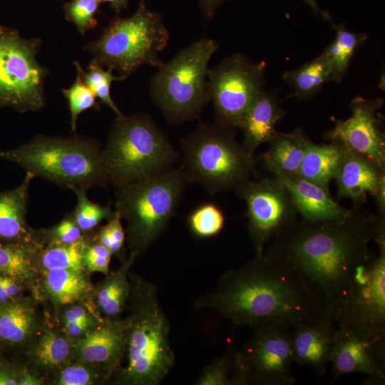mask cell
Instances as JSON below:
<instances>
[{
	"label": "cell",
	"mask_w": 385,
	"mask_h": 385,
	"mask_svg": "<svg viewBox=\"0 0 385 385\" xmlns=\"http://www.w3.org/2000/svg\"><path fill=\"white\" fill-rule=\"evenodd\" d=\"M385 237V220L354 210L343 221L297 220L278 233L264 253L298 273L334 317L360 270ZM335 319V317H334Z\"/></svg>",
	"instance_id": "6da1fadb"
},
{
	"label": "cell",
	"mask_w": 385,
	"mask_h": 385,
	"mask_svg": "<svg viewBox=\"0 0 385 385\" xmlns=\"http://www.w3.org/2000/svg\"><path fill=\"white\" fill-rule=\"evenodd\" d=\"M193 307L215 310L233 326L251 328L273 322L293 329L334 318L297 272L264 252L222 274Z\"/></svg>",
	"instance_id": "7a4b0ae2"
},
{
	"label": "cell",
	"mask_w": 385,
	"mask_h": 385,
	"mask_svg": "<svg viewBox=\"0 0 385 385\" xmlns=\"http://www.w3.org/2000/svg\"><path fill=\"white\" fill-rule=\"evenodd\" d=\"M130 313L125 319L126 363L115 373L124 385H159L175 366L170 323L158 297V287L129 273Z\"/></svg>",
	"instance_id": "3957f363"
},
{
	"label": "cell",
	"mask_w": 385,
	"mask_h": 385,
	"mask_svg": "<svg viewBox=\"0 0 385 385\" xmlns=\"http://www.w3.org/2000/svg\"><path fill=\"white\" fill-rule=\"evenodd\" d=\"M0 158L69 190L106 187L102 148L93 139L39 135L17 148L0 151Z\"/></svg>",
	"instance_id": "277c9868"
},
{
	"label": "cell",
	"mask_w": 385,
	"mask_h": 385,
	"mask_svg": "<svg viewBox=\"0 0 385 385\" xmlns=\"http://www.w3.org/2000/svg\"><path fill=\"white\" fill-rule=\"evenodd\" d=\"M178 155L149 115L116 117L102 148L108 182L116 188L172 168Z\"/></svg>",
	"instance_id": "5b68a950"
},
{
	"label": "cell",
	"mask_w": 385,
	"mask_h": 385,
	"mask_svg": "<svg viewBox=\"0 0 385 385\" xmlns=\"http://www.w3.org/2000/svg\"><path fill=\"white\" fill-rule=\"evenodd\" d=\"M190 183L173 167L117 188L115 210L125 220L126 241L137 257L162 235Z\"/></svg>",
	"instance_id": "8992f818"
},
{
	"label": "cell",
	"mask_w": 385,
	"mask_h": 385,
	"mask_svg": "<svg viewBox=\"0 0 385 385\" xmlns=\"http://www.w3.org/2000/svg\"><path fill=\"white\" fill-rule=\"evenodd\" d=\"M235 129L218 123H201L180 141L181 168L190 183L201 185L210 194L235 191L255 171L254 155L235 139Z\"/></svg>",
	"instance_id": "52a82bcc"
},
{
	"label": "cell",
	"mask_w": 385,
	"mask_h": 385,
	"mask_svg": "<svg viewBox=\"0 0 385 385\" xmlns=\"http://www.w3.org/2000/svg\"><path fill=\"white\" fill-rule=\"evenodd\" d=\"M217 49L215 41L201 38L163 62L152 76V100L170 122L193 120L210 102L208 63Z\"/></svg>",
	"instance_id": "ba28073f"
},
{
	"label": "cell",
	"mask_w": 385,
	"mask_h": 385,
	"mask_svg": "<svg viewBox=\"0 0 385 385\" xmlns=\"http://www.w3.org/2000/svg\"><path fill=\"white\" fill-rule=\"evenodd\" d=\"M170 36L160 16L140 1L131 16L112 19L100 37L84 48L98 63L116 70L125 79L141 66L160 67L163 61L158 55Z\"/></svg>",
	"instance_id": "9c48e42d"
},
{
	"label": "cell",
	"mask_w": 385,
	"mask_h": 385,
	"mask_svg": "<svg viewBox=\"0 0 385 385\" xmlns=\"http://www.w3.org/2000/svg\"><path fill=\"white\" fill-rule=\"evenodd\" d=\"M41 45L40 38H24L17 30L0 24V108L26 113L45 107L49 71L36 58Z\"/></svg>",
	"instance_id": "30bf717a"
},
{
	"label": "cell",
	"mask_w": 385,
	"mask_h": 385,
	"mask_svg": "<svg viewBox=\"0 0 385 385\" xmlns=\"http://www.w3.org/2000/svg\"><path fill=\"white\" fill-rule=\"evenodd\" d=\"M265 63L237 53L208 70L207 90L216 122L237 129L264 90Z\"/></svg>",
	"instance_id": "8fae6325"
},
{
	"label": "cell",
	"mask_w": 385,
	"mask_h": 385,
	"mask_svg": "<svg viewBox=\"0 0 385 385\" xmlns=\"http://www.w3.org/2000/svg\"><path fill=\"white\" fill-rule=\"evenodd\" d=\"M378 252L360 270L335 314L336 325L385 337V238L376 242Z\"/></svg>",
	"instance_id": "7c38bea8"
},
{
	"label": "cell",
	"mask_w": 385,
	"mask_h": 385,
	"mask_svg": "<svg viewBox=\"0 0 385 385\" xmlns=\"http://www.w3.org/2000/svg\"><path fill=\"white\" fill-rule=\"evenodd\" d=\"M247 207L248 231L255 255L262 254L267 242L297 220L292 197L275 176L249 179L234 191Z\"/></svg>",
	"instance_id": "4fadbf2b"
},
{
	"label": "cell",
	"mask_w": 385,
	"mask_h": 385,
	"mask_svg": "<svg viewBox=\"0 0 385 385\" xmlns=\"http://www.w3.org/2000/svg\"><path fill=\"white\" fill-rule=\"evenodd\" d=\"M252 329L250 339L240 350L250 384H293L292 329L273 322L261 323Z\"/></svg>",
	"instance_id": "5bb4252c"
},
{
	"label": "cell",
	"mask_w": 385,
	"mask_h": 385,
	"mask_svg": "<svg viewBox=\"0 0 385 385\" xmlns=\"http://www.w3.org/2000/svg\"><path fill=\"white\" fill-rule=\"evenodd\" d=\"M383 98L367 99L356 96L351 102V116L334 120V127L324 134L325 139L342 144L385 170V134L384 118L379 112Z\"/></svg>",
	"instance_id": "9a60e30c"
},
{
	"label": "cell",
	"mask_w": 385,
	"mask_h": 385,
	"mask_svg": "<svg viewBox=\"0 0 385 385\" xmlns=\"http://www.w3.org/2000/svg\"><path fill=\"white\" fill-rule=\"evenodd\" d=\"M330 362L332 382L340 376L361 373L377 384L385 381L384 339L375 340L354 329L336 325Z\"/></svg>",
	"instance_id": "2e32d148"
},
{
	"label": "cell",
	"mask_w": 385,
	"mask_h": 385,
	"mask_svg": "<svg viewBox=\"0 0 385 385\" xmlns=\"http://www.w3.org/2000/svg\"><path fill=\"white\" fill-rule=\"evenodd\" d=\"M125 319H103L78 339L74 353L79 361L111 374L120 366L125 346Z\"/></svg>",
	"instance_id": "e0dca14e"
},
{
	"label": "cell",
	"mask_w": 385,
	"mask_h": 385,
	"mask_svg": "<svg viewBox=\"0 0 385 385\" xmlns=\"http://www.w3.org/2000/svg\"><path fill=\"white\" fill-rule=\"evenodd\" d=\"M275 177L289 192L302 220L317 222L343 221L354 211L334 200L329 191L297 175Z\"/></svg>",
	"instance_id": "ac0fdd59"
},
{
	"label": "cell",
	"mask_w": 385,
	"mask_h": 385,
	"mask_svg": "<svg viewBox=\"0 0 385 385\" xmlns=\"http://www.w3.org/2000/svg\"><path fill=\"white\" fill-rule=\"evenodd\" d=\"M334 318L302 325L291 329L293 361L313 369L319 375L326 372L330 363Z\"/></svg>",
	"instance_id": "d6986e66"
},
{
	"label": "cell",
	"mask_w": 385,
	"mask_h": 385,
	"mask_svg": "<svg viewBox=\"0 0 385 385\" xmlns=\"http://www.w3.org/2000/svg\"><path fill=\"white\" fill-rule=\"evenodd\" d=\"M334 179L338 198H349L355 208H359L366 201V194L374 195L385 180V170L369 158L346 148Z\"/></svg>",
	"instance_id": "ffe728a7"
},
{
	"label": "cell",
	"mask_w": 385,
	"mask_h": 385,
	"mask_svg": "<svg viewBox=\"0 0 385 385\" xmlns=\"http://www.w3.org/2000/svg\"><path fill=\"white\" fill-rule=\"evenodd\" d=\"M277 96L263 90L243 116L238 127L242 131L241 145L250 155L262 144L268 143L277 131L276 125L284 115Z\"/></svg>",
	"instance_id": "44dd1931"
},
{
	"label": "cell",
	"mask_w": 385,
	"mask_h": 385,
	"mask_svg": "<svg viewBox=\"0 0 385 385\" xmlns=\"http://www.w3.org/2000/svg\"><path fill=\"white\" fill-rule=\"evenodd\" d=\"M34 177L29 172L16 188L0 192V242L31 244L39 247L34 239V229L26 222L29 191Z\"/></svg>",
	"instance_id": "7402d4cb"
},
{
	"label": "cell",
	"mask_w": 385,
	"mask_h": 385,
	"mask_svg": "<svg viewBox=\"0 0 385 385\" xmlns=\"http://www.w3.org/2000/svg\"><path fill=\"white\" fill-rule=\"evenodd\" d=\"M310 141L301 128L291 133L277 131L268 142L267 150L261 156L262 163L274 176L297 175Z\"/></svg>",
	"instance_id": "603a6c76"
},
{
	"label": "cell",
	"mask_w": 385,
	"mask_h": 385,
	"mask_svg": "<svg viewBox=\"0 0 385 385\" xmlns=\"http://www.w3.org/2000/svg\"><path fill=\"white\" fill-rule=\"evenodd\" d=\"M346 148L336 141L326 144L309 142L297 176L329 192L330 181L335 178Z\"/></svg>",
	"instance_id": "cb8c5ba5"
},
{
	"label": "cell",
	"mask_w": 385,
	"mask_h": 385,
	"mask_svg": "<svg viewBox=\"0 0 385 385\" xmlns=\"http://www.w3.org/2000/svg\"><path fill=\"white\" fill-rule=\"evenodd\" d=\"M137 255L130 252L121 266L97 286L93 292L94 305L103 319H119L127 304L130 292L129 270Z\"/></svg>",
	"instance_id": "d4e9b609"
},
{
	"label": "cell",
	"mask_w": 385,
	"mask_h": 385,
	"mask_svg": "<svg viewBox=\"0 0 385 385\" xmlns=\"http://www.w3.org/2000/svg\"><path fill=\"white\" fill-rule=\"evenodd\" d=\"M43 287L56 303L70 305L83 299L92 291V286L85 271L68 269L43 270Z\"/></svg>",
	"instance_id": "484cf974"
},
{
	"label": "cell",
	"mask_w": 385,
	"mask_h": 385,
	"mask_svg": "<svg viewBox=\"0 0 385 385\" xmlns=\"http://www.w3.org/2000/svg\"><path fill=\"white\" fill-rule=\"evenodd\" d=\"M36 313L31 304L11 302L0 305V339L9 344L26 342L36 327Z\"/></svg>",
	"instance_id": "4316f807"
},
{
	"label": "cell",
	"mask_w": 385,
	"mask_h": 385,
	"mask_svg": "<svg viewBox=\"0 0 385 385\" xmlns=\"http://www.w3.org/2000/svg\"><path fill=\"white\" fill-rule=\"evenodd\" d=\"M336 36L321 53L331 71V82L339 83L347 73L356 50L365 42L364 33L348 30L344 24L334 25Z\"/></svg>",
	"instance_id": "83f0119b"
},
{
	"label": "cell",
	"mask_w": 385,
	"mask_h": 385,
	"mask_svg": "<svg viewBox=\"0 0 385 385\" xmlns=\"http://www.w3.org/2000/svg\"><path fill=\"white\" fill-rule=\"evenodd\" d=\"M282 78L298 100L305 101L313 98L325 83L331 82V71L320 54L299 68L284 72Z\"/></svg>",
	"instance_id": "f1b7e54d"
},
{
	"label": "cell",
	"mask_w": 385,
	"mask_h": 385,
	"mask_svg": "<svg viewBox=\"0 0 385 385\" xmlns=\"http://www.w3.org/2000/svg\"><path fill=\"white\" fill-rule=\"evenodd\" d=\"M41 247L31 244L0 242V274L21 282L31 281L37 273V252Z\"/></svg>",
	"instance_id": "f546056e"
},
{
	"label": "cell",
	"mask_w": 385,
	"mask_h": 385,
	"mask_svg": "<svg viewBox=\"0 0 385 385\" xmlns=\"http://www.w3.org/2000/svg\"><path fill=\"white\" fill-rule=\"evenodd\" d=\"M87 236L68 244H56L40 248L37 252V262L43 270L68 269L85 271L83 254Z\"/></svg>",
	"instance_id": "4dcf8cb0"
},
{
	"label": "cell",
	"mask_w": 385,
	"mask_h": 385,
	"mask_svg": "<svg viewBox=\"0 0 385 385\" xmlns=\"http://www.w3.org/2000/svg\"><path fill=\"white\" fill-rule=\"evenodd\" d=\"M73 63L83 83L94 93L96 97L103 103L108 106L115 113L116 117L124 115L111 96L112 83L124 78L120 76L113 75L112 68L105 69L104 66L94 59L90 62L86 71L83 69L79 62L74 61Z\"/></svg>",
	"instance_id": "1f68e13d"
},
{
	"label": "cell",
	"mask_w": 385,
	"mask_h": 385,
	"mask_svg": "<svg viewBox=\"0 0 385 385\" xmlns=\"http://www.w3.org/2000/svg\"><path fill=\"white\" fill-rule=\"evenodd\" d=\"M69 339L52 330L43 333L33 351L36 362L46 369H54L66 363L71 354Z\"/></svg>",
	"instance_id": "d6a6232c"
},
{
	"label": "cell",
	"mask_w": 385,
	"mask_h": 385,
	"mask_svg": "<svg viewBox=\"0 0 385 385\" xmlns=\"http://www.w3.org/2000/svg\"><path fill=\"white\" fill-rule=\"evenodd\" d=\"M76 196V205L71 215L83 234L93 231L104 220H108L115 214L110 205H101L91 201L86 195V189L73 188Z\"/></svg>",
	"instance_id": "836d02e7"
},
{
	"label": "cell",
	"mask_w": 385,
	"mask_h": 385,
	"mask_svg": "<svg viewBox=\"0 0 385 385\" xmlns=\"http://www.w3.org/2000/svg\"><path fill=\"white\" fill-rule=\"evenodd\" d=\"M189 230L200 238H210L219 234L224 227L225 216L215 203H203L195 208L187 217Z\"/></svg>",
	"instance_id": "e575fe53"
},
{
	"label": "cell",
	"mask_w": 385,
	"mask_h": 385,
	"mask_svg": "<svg viewBox=\"0 0 385 385\" xmlns=\"http://www.w3.org/2000/svg\"><path fill=\"white\" fill-rule=\"evenodd\" d=\"M68 101L71 115V130L74 132L79 115L88 109L98 110L100 106L94 93L83 83L80 74L76 71V78L68 88L62 90Z\"/></svg>",
	"instance_id": "d590c367"
},
{
	"label": "cell",
	"mask_w": 385,
	"mask_h": 385,
	"mask_svg": "<svg viewBox=\"0 0 385 385\" xmlns=\"http://www.w3.org/2000/svg\"><path fill=\"white\" fill-rule=\"evenodd\" d=\"M83 235L71 212L52 227L46 230H34L33 232L34 240L41 247L44 243L47 245L72 243L79 240Z\"/></svg>",
	"instance_id": "8d00e7d4"
},
{
	"label": "cell",
	"mask_w": 385,
	"mask_h": 385,
	"mask_svg": "<svg viewBox=\"0 0 385 385\" xmlns=\"http://www.w3.org/2000/svg\"><path fill=\"white\" fill-rule=\"evenodd\" d=\"M100 4L98 0H71L63 6L65 18L76 26L81 35H85L98 24L96 15Z\"/></svg>",
	"instance_id": "74e56055"
},
{
	"label": "cell",
	"mask_w": 385,
	"mask_h": 385,
	"mask_svg": "<svg viewBox=\"0 0 385 385\" xmlns=\"http://www.w3.org/2000/svg\"><path fill=\"white\" fill-rule=\"evenodd\" d=\"M235 348L232 344L225 354L205 366L194 384L230 385Z\"/></svg>",
	"instance_id": "f35d334b"
},
{
	"label": "cell",
	"mask_w": 385,
	"mask_h": 385,
	"mask_svg": "<svg viewBox=\"0 0 385 385\" xmlns=\"http://www.w3.org/2000/svg\"><path fill=\"white\" fill-rule=\"evenodd\" d=\"M80 364H71L63 367L56 380L59 385H88L103 381L112 374L96 366Z\"/></svg>",
	"instance_id": "ab89813d"
},
{
	"label": "cell",
	"mask_w": 385,
	"mask_h": 385,
	"mask_svg": "<svg viewBox=\"0 0 385 385\" xmlns=\"http://www.w3.org/2000/svg\"><path fill=\"white\" fill-rule=\"evenodd\" d=\"M121 220L119 213L115 210V215L93 235L98 242L111 250L113 255H122L126 240Z\"/></svg>",
	"instance_id": "60d3db41"
},
{
	"label": "cell",
	"mask_w": 385,
	"mask_h": 385,
	"mask_svg": "<svg viewBox=\"0 0 385 385\" xmlns=\"http://www.w3.org/2000/svg\"><path fill=\"white\" fill-rule=\"evenodd\" d=\"M112 256L111 250L98 242L93 236L87 237L83 262L88 272H101L108 274Z\"/></svg>",
	"instance_id": "b9f144b4"
},
{
	"label": "cell",
	"mask_w": 385,
	"mask_h": 385,
	"mask_svg": "<svg viewBox=\"0 0 385 385\" xmlns=\"http://www.w3.org/2000/svg\"><path fill=\"white\" fill-rule=\"evenodd\" d=\"M20 281L6 274H0V302H8L21 292Z\"/></svg>",
	"instance_id": "7bdbcfd3"
},
{
	"label": "cell",
	"mask_w": 385,
	"mask_h": 385,
	"mask_svg": "<svg viewBox=\"0 0 385 385\" xmlns=\"http://www.w3.org/2000/svg\"><path fill=\"white\" fill-rule=\"evenodd\" d=\"M103 319H98L96 314H89L84 307L79 304H73L66 309L63 315V322H84L98 323Z\"/></svg>",
	"instance_id": "ee69618b"
},
{
	"label": "cell",
	"mask_w": 385,
	"mask_h": 385,
	"mask_svg": "<svg viewBox=\"0 0 385 385\" xmlns=\"http://www.w3.org/2000/svg\"><path fill=\"white\" fill-rule=\"evenodd\" d=\"M98 323H91L84 322H63V325L67 337L80 339L85 334V333L88 329H90Z\"/></svg>",
	"instance_id": "f6af8a7d"
},
{
	"label": "cell",
	"mask_w": 385,
	"mask_h": 385,
	"mask_svg": "<svg viewBox=\"0 0 385 385\" xmlns=\"http://www.w3.org/2000/svg\"><path fill=\"white\" fill-rule=\"evenodd\" d=\"M374 197H375L378 216L385 220V180L380 183Z\"/></svg>",
	"instance_id": "bcb514c9"
},
{
	"label": "cell",
	"mask_w": 385,
	"mask_h": 385,
	"mask_svg": "<svg viewBox=\"0 0 385 385\" xmlns=\"http://www.w3.org/2000/svg\"><path fill=\"white\" fill-rule=\"evenodd\" d=\"M205 16L210 19L213 16L221 0H200Z\"/></svg>",
	"instance_id": "7dc6e473"
},
{
	"label": "cell",
	"mask_w": 385,
	"mask_h": 385,
	"mask_svg": "<svg viewBox=\"0 0 385 385\" xmlns=\"http://www.w3.org/2000/svg\"><path fill=\"white\" fill-rule=\"evenodd\" d=\"M41 381L32 374L24 371L17 379V384L19 385H39Z\"/></svg>",
	"instance_id": "c3c4849f"
},
{
	"label": "cell",
	"mask_w": 385,
	"mask_h": 385,
	"mask_svg": "<svg viewBox=\"0 0 385 385\" xmlns=\"http://www.w3.org/2000/svg\"><path fill=\"white\" fill-rule=\"evenodd\" d=\"M17 379L14 373L0 368V385H16Z\"/></svg>",
	"instance_id": "681fc988"
},
{
	"label": "cell",
	"mask_w": 385,
	"mask_h": 385,
	"mask_svg": "<svg viewBox=\"0 0 385 385\" xmlns=\"http://www.w3.org/2000/svg\"><path fill=\"white\" fill-rule=\"evenodd\" d=\"M307 5H309L312 10L315 12L316 14L319 15L320 17H322L323 19L329 21L331 19L330 15L322 10L317 5L315 0H303Z\"/></svg>",
	"instance_id": "f907efd6"
},
{
	"label": "cell",
	"mask_w": 385,
	"mask_h": 385,
	"mask_svg": "<svg viewBox=\"0 0 385 385\" xmlns=\"http://www.w3.org/2000/svg\"><path fill=\"white\" fill-rule=\"evenodd\" d=\"M100 3H108L116 11L120 12L122 9H125L128 0H98Z\"/></svg>",
	"instance_id": "816d5d0a"
}]
</instances>
